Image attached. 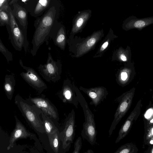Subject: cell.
Segmentation results:
<instances>
[{"label": "cell", "mask_w": 153, "mask_h": 153, "mask_svg": "<svg viewBox=\"0 0 153 153\" xmlns=\"http://www.w3.org/2000/svg\"><path fill=\"white\" fill-rule=\"evenodd\" d=\"M41 115L45 133L48 137L58 130V129L50 117L43 112Z\"/></svg>", "instance_id": "24"}, {"label": "cell", "mask_w": 153, "mask_h": 153, "mask_svg": "<svg viewBox=\"0 0 153 153\" xmlns=\"http://www.w3.org/2000/svg\"><path fill=\"white\" fill-rule=\"evenodd\" d=\"M0 51L4 55L8 62L13 60V56L12 53L7 49L0 39Z\"/></svg>", "instance_id": "28"}, {"label": "cell", "mask_w": 153, "mask_h": 153, "mask_svg": "<svg viewBox=\"0 0 153 153\" xmlns=\"http://www.w3.org/2000/svg\"><path fill=\"white\" fill-rule=\"evenodd\" d=\"M153 137V125L149 126L146 130L144 136V141L147 144L148 141Z\"/></svg>", "instance_id": "30"}, {"label": "cell", "mask_w": 153, "mask_h": 153, "mask_svg": "<svg viewBox=\"0 0 153 153\" xmlns=\"http://www.w3.org/2000/svg\"><path fill=\"white\" fill-rule=\"evenodd\" d=\"M7 10H0V26H6L10 23V18L9 13V9Z\"/></svg>", "instance_id": "27"}, {"label": "cell", "mask_w": 153, "mask_h": 153, "mask_svg": "<svg viewBox=\"0 0 153 153\" xmlns=\"http://www.w3.org/2000/svg\"><path fill=\"white\" fill-rule=\"evenodd\" d=\"M48 137L51 147L55 153H58L62 142L59 130Z\"/></svg>", "instance_id": "25"}, {"label": "cell", "mask_w": 153, "mask_h": 153, "mask_svg": "<svg viewBox=\"0 0 153 153\" xmlns=\"http://www.w3.org/2000/svg\"><path fill=\"white\" fill-rule=\"evenodd\" d=\"M26 100L29 103L40 108L53 121L59 120V115L57 108L44 95L42 94L40 96L35 97L29 95Z\"/></svg>", "instance_id": "8"}, {"label": "cell", "mask_w": 153, "mask_h": 153, "mask_svg": "<svg viewBox=\"0 0 153 153\" xmlns=\"http://www.w3.org/2000/svg\"><path fill=\"white\" fill-rule=\"evenodd\" d=\"M152 24H153V16L138 18L135 16H131L124 21L122 27L123 29L126 31L133 29L140 31Z\"/></svg>", "instance_id": "14"}, {"label": "cell", "mask_w": 153, "mask_h": 153, "mask_svg": "<svg viewBox=\"0 0 153 153\" xmlns=\"http://www.w3.org/2000/svg\"><path fill=\"white\" fill-rule=\"evenodd\" d=\"M79 102L83 110L85 121L82 126L81 135L92 145L96 144L97 131L96 129L94 114L89 109L85 98L78 88L73 83Z\"/></svg>", "instance_id": "3"}, {"label": "cell", "mask_w": 153, "mask_h": 153, "mask_svg": "<svg viewBox=\"0 0 153 153\" xmlns=\"http://www.w3.org/2000/svg\"><path fill=\"white\" fill-rule=\"evenodd\" d=\"M10 0H0V10H7L10 6Z\"/></svg>", "instance_id": "31"}, {"label": "cell", "mask_w": 153, "mask_h": 153, "mask_svg": "<svg viewBox=\"0 0 153 153\" xmlns=\"http://www.w3.org/2000/svg\"><path fill=\"white\" fill-rule=\"evenodd\" d=\"M104 35L102 29L94 31L85 38L69 36L67 43L71 55L73 57L79 58L93 50Z\"/></svg>", "instance_id": "2"}, {"label": "cell", "mask_w": 153, "mask_h": 153, "mask_svg": "<svg viewBox=\"0 0 153 153\" xmlns=\"http://www.w3.org/2000/svg\"><path fill=\"white\" fill-rule=\"evenodd\" d=\"M92 11L88 9L79 11L74 18L70 36H74L81 32L91 16Z\"/></svg>", "instance_id": "17"}, {"label": "cell", "mask_w": 153, "mask_h": 153, "mask_svg": "<svg viewBox=\"0 0 153 153\" xmlns=\"http://www.w3.org/2000/svg\"><path fill=\"white\" fill-rule=\"evenodd\" d=\"M58 94L63 102L72 104L78 108L79 102L73 83L69 79H66L64 80L62 89Z\"/></svg>", "instance_id": "13"}, {"label": "cell", "mask_w": 153, "mask_h": 153, "mask_svg": "<svg viewBox=\"0 0 153 153\" xmlns=\"http://www.w3.org/2000/svg\"><path fill=\"white\" fill-rule=\"evenodd\" d=\"M131 50L129 46L128 45L126 48L121 47L114 52L112 60L127 64L131 62Z\"/></svg>", "instance_id": "20"}, {"label": "cell", "mask_w": 153, "mask_h": 153, "mask_svg": "<svg viewBox=\"0 0 153 153\" xmlns=\"http://www.w3.org/2000/svg\"><path fill=\"white\" fill-rule=\"evenodd\" d=\"M118 37V36L114 34L113 30L110 28L107 36L101 42L97 51L93 56V58L100 57L103 56L109 48L112 42Z\"/></svg>", "instance_id": "21"}, {"label": "cell", "mask_w": 153, "mask_h": 153, "mask_svg": "<svg viewBox=\"0 0 153 153\" xmlns=\"http://www.w3.org/2000/svg\"><path fill=\"white\" fill-rule=\"evenodd\" d=\"M14 102L27 122L36 131L45 133L42 120L40 115L42 111L36 105L27 102L19 95L15 97Z\"/></svg>", "instance_id": "4"}, {"label": "cell", "mask_w": 153, "mask_h": 153, "mask_svg": "<svg viewBox=\"0 0 153 153\" xmlns=\"http://www.w3.org/2000/svg\"><path fill=\"white\" fill-rule=\"evenodd\" d=\"M16 84V80L14 75L6 74L4 79V89L7 97L11 100L13 97Z\"/></svg>", "instance_id": "23"}, {"label": "cell", "mask_w": 153, "mask_h": 153, "mask_svg": "<svg viewBox=\"0 0 153 153\" xmlns=\"http://www.w3.org/2000/svg\"><path fill=\"white\" fill-rule=\"evenodd\" d=\"M60 7L59 1L54 0L43 14L35 20V30L31 42L33 47L30 50L33 56L36 55L40 46L50 38L52 30L58 22Z\"/></svg>", "instance_id": "1"}, {"label": "cell", "mask_w": 153, "mask_h": 153, "mask_svg": "<svg viewBox=\"0 0 153 153\" xmlns=\"http://www.w3.org/2000/svg\"><path fill=\"white\" fill-rule=\"evenodd\" d=\"M137 151L136 146L128 143L121 146L114 153H137Z\"/></svg>", "instance_id": "26"}, {"label": "cell", "mask_w": 153, "mask_h": 153, "mask_svg": "<svg viewBox=\"0 0 153 153\" xmlns=\"http://www.w3.org/2000/svg\"><path fill=\"white\" fill-rule=\"evenodd\" d=\"M132 65L131 62L126 64L117 72L116 74V81L119 85H124L128 81L132 72Z\"/></svg>", "instance_id": "22"}, {"label": "cell", "mask_w": 153, "mask_h": 153, "mask_svg": "<svg viewBox=\"0 0 153 153\" xmlns=\"http://www.w3.org/2000/svg\"><path fill=\"white\" fill-rule=\"evenodd\" d=\"M133 92L129 91L121 97L119 103L115 113L114 120L109 130V137H111L116 126L129 109L133 99Z\"/></svg>", "instance_id": "11"}, {"label": "cell", "mask_w": 153, "mask_h": 153, "mask_svg": "<svg viewBox=\"0 0 153 153\" xmlns=\"http://www.w3.org/2000/svg\"><path fill=\"white\" fill-rule=\"evenodd\" d=\"M80 90L86 94L91 101L90 104L97 107L101 102L105 99L108 93L106 88L99 86L88 88L80 86Z\"/></svg>", "instance_id": "16"}, {"label": "cell", "mask_w": 153, "mask_h": 153, "mask_svg": "<svg viewBox=\"0 0 153 153\" xmlns=\"http://www.w3.org/2000/svg\"><path fill=\"white\" fill-rule=\"evenodd\" d=\"M83 153H94V151L90 149H89L87 150L86 151L84 152Z\"/></svg>", "instance_id": "33"}, {"label": "cell", "mask_w": 153, "mask_h": 153, "mask_svg": "<svg viewBox=\"0 0 153 153\" xmlns=\"http://www.w3.org/2000/svg\"><path fill=\"white\" fill-rule=\"evenodd\" d=\"M14 117L16 121V125L15 128L11 134L9 144L7 148L8 150L14 147L16 141L18 139L27 137L32 138L35 136L34 134L29 132L26 129L15 115Z\"/></svg>", "instance_id": "15"}, {"label": "cell", "mask_w": 153, "mask_h": 153, "mask_svg": "<svg viewBox=\"0 0 153 153\" xmlns=\"http://www.w3.org/2000/svg\"><path fill=\"white\" fill-rule=\"evenodd\" d=\"M9 13L10 23L6 26L9 34V39L16 50L21 51L23 48L26 53L29 47L28 42L26 39L22 31L19 27L12 13L10 7L9 9Z\"/></svg>", "instance_id": "5"}, {"label": "cell", "mask_w": 153, "mask_h": 153, "mask_svg": "<svg viewBox=\"0 0 153 153\" xmlns=\"http://www.w3.org/2000/svg\"><path fill=\"white\" fill-rule=\"evenodd\" d=\"M149 153H153V146L151 147Z\"/></svg>", "instance_id": "34"}, {"label": "cell", "mask_w": 153, "mask_h": 153, "mask_svg": "<svg viewBox=\"0 0 153 153\" xmlns=\"http://www.w3.org/2000/svg\"><path fill=\"white\" fill-rule=\"evenodd\" d=\"M54 0H16L32 17L36 18L42 15Z\"/></svg>", "instance_id": "10"}, {"label": "cell", "mask_w": 153, "mask_h": 153, "mask_svg": "<svg viewBox=\"0 0 153 153\" xmlns=\"http://www.w3.org/2000/svg\"><path fill=\"white\" fill-rule=\"evenodd\" d=\"M19 63L26 71L21 73L20 75L28 84L39 94L47 88L46 84L33 68L24 65L21 59Z\"/></svg>", "instance_id": "9"}, {"label": "cell", "mask_w": 153, "mask_h": 153, "mask_svg": "<svg viewBox=\"0 0 153 153\" xmlns=\"http://www.w3.org/2000/svg\"><path fill=\"white\" fill-rule=\"evenodd\" d=\"M75 115L73 109L66 117L63 130L60 133L62 148L64 151L70 149L75 136Z\"/></svg>", "instance_id": "7"}, {"label": "cell", "mask_w": 153, "mask_h": 153, "mask_svg": "<svg viewBox=\"0 0 153 153\" xmlns=\"http://www.w3.org/2000/svg\"><path fill=\"white\" fill-rule=\"evenodd\" d=\"M38 68L40 74L48 82H55L61 79L62 64L60 60H54L50 52L48 54L46 63L40 64Z\"/></svg>", "instance_id": "6"}, {"label": "cell", "mask_w": 153, "mask_h": 153, "mask_svg": "<svg viewBox=\"0 0 153 153\" xmlns=\"http://www.w3.org/2000/svg\"><path fill=\"white\" fill-rule=\"evenodd\" d=\"M81 137H79L74 143V150L72 153H80L82 147Z\"/></svg>", "instance_id": "29"}, {"label": "cell", "mask_w": 153, "mask_h": 153, "mask_svg": "<svg viewBox=\"0 0 153 153\" xmlns=\"http://www.w3.org/2000/svg\"><path fill=\"white\" fill-rule=\"evenodd\" d=\"M9 5H13L12 13L15 18L19 27L22 31L27 40L28 12L24 7L16 2V0L10 1Z\"/></svg>", "instance_id": "12"}, {"label": "cell", "mask_w": 153, "mask_h": 153, "mask_svg": "<svg viewBox=\"0 0 153 153\" xmlns=\"http://www.w3.org/2000/svg\"><path fill=\"white\" fill-rule=\"evenodd\" d=\"M137 112L138 109L136 107L121 127L119 131L118 136L115 140L116 143L119 142L128 134L131 127L133 121Z\"/></svg>", "instance_id": "19"}, {"label": "cell", "mask_w": 153, "mask_h": 153, "mask_svg": "<svg viewBox=\"0 0 153 153\" xmlns=\"http://www.w3.org/2000/svg\"><path fill=\"white\" fill-rule=\"evenodd\" d=\"M150 145H153V137L151 138L148 142L147 144Z\"/></svg>", "instance_id": "32"}, {"label": "cell", "mask_w": 153, "mask_h": 153, "mask_svg": "<svg viewBox=\"0 0 153 153\" xmlns=\"http://www.w3.org/2000/svg\"><path fill=\"white\" fill-rule=\"evenodd\" d=\"M50 38L52 39L55 45L62 50H64L68 39L64 25L58 22L52 30Z\"/></svg>", "instance_id": "18"}]
</instances>
